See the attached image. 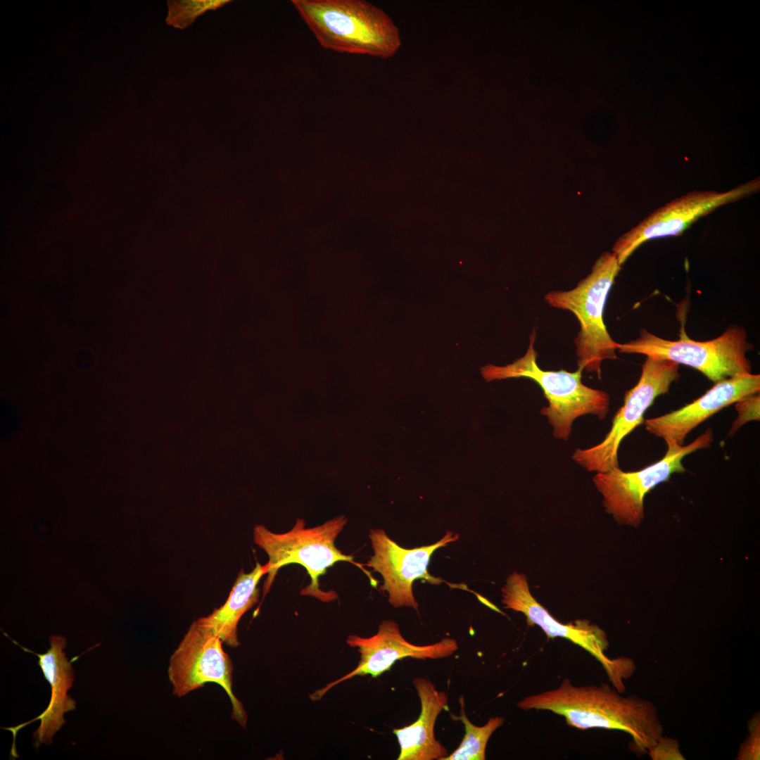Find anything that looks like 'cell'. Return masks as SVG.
Masks as SVG:
<instances>
[{"label":"cell","mask_w":760,"mask_h":760,"mask_svg":"<svg viewBox=\"0 0 760 760\" xmlns=\"http://www.w3.org/2000/svg\"><path fill=\"white\" fill-rule=\"evenodd\" d=\"M745 329L730 325L718 337L706 341L681 337L670 341L645 329L635 340L619 343L617 350L670 360L692 367L714 384L737 375L752 373L747 353L752 349Z\"/></svg>","instance_id":"8992f818"},{"label":"cell","mask_w":760,"mask_h":760,"mask_svg":"<svg viewBox=\"0 0 760 760\" xmlns=\"http://www.w3.org/2000/svg\"><path fill=\"white\" fill-rule=\"evenodd\" d=\"M760 189L759 178L726 191H693L659 208L621 235L612 247L620 265L642 243L654 239L681 234L693 223L716 208L749 196Z\"/></svg>","instance_id":"8fae6325"},{"label":"cell","mask_w":760,"mask_h":760,"mask_svg":"<svg viewBox=\"0 0 760 760\" xmlns=\"http://www.w3.org/2000/svg\"><path fill=\"white\" fill-rule=\"evenodd\" d=\"M3 633L14 644L21 647L25 652L32 653L39 658L40 666L45 679L51 686V697L46 709L37 717L16 726L2 728L11 731L13 735V743L11 755L18 757L15 749L17 733L27 725L39 720L40 725L34 732V746L38 748L42 744L50 745L54 734L61 729L66 721L64 714L76 708V702L68 695V690L72 686L75 673L72 663L80 656L68 661L63 649L66 647V639L62 635H51L50 648L44 654H38L24 647L11 639L4 631Z\"/></svg>","instance_id":"9a60e30c"},{"label":"cell","mask_w":760,"mask_h":760,"mask_svg":"<svg viewBox=\"0 0 760 760\" xmlns=\"http://www.w3.org/2000/svg\"><path fill=\"white\" fill-rule=\"evenodd\" d=\"M680 376L676 362L647 357L637 384L626 393L604 438L589 448L576 450L572 459L588 471L602 473L619 467L618 450L623 439L643 424L647 410L658 396L669 393Z\"/></svg>","instance_id":"9c48e42d"},{"label":"cell","mask_w":760,"mask_h":760,"mask_svg":"<svg viewBox=\"0 0 760 760\" xmlns=\"http://www.w3.org/2000/svg\"><path fill=\"white\" fill-rule=\"evenodd\" d=\"M621 694L606 683L576 686L564 678L557 688L528 695L517 707L551 711L579 730L623 731L631 735L634 752L647 754L664 733L657 707L636 695Z\"/></svg>","instance_id":"6da1fadb"},{"label":"cell","mask_w":760,"mask_h":760,"mask_svg":"<svg viewBox=\"0 0 760 760\" xmlns=\"http://www.w3.org/2000/svg\"><path fill=\"white\" fill-rule=\"evenodd\" d=\"M346 642L357 648L360 653L357 666L342 678L310 695L312 699H319L330 688L354 676L370 675L376 678L403 658L441 659L451 656L458 648L457 641L450 638L428 645L412 644L403 637L398 623L391 620L383 621L373 636L362 638L350 635Z\"/></svg>","instance_id":"4fadbf2b"},{"label":"cell","mask_w":760,"mask_h":760,"mask_svg":"<svg viewBox=\"0 0 760 760\" xmlns=\"http://www.w3.org/2000/svg\"><path fill=\"white\" fill-rule=\"evenodd\" d=\"M412 683L420 699L421 712L415 722L393 730L400 745L398 760H442L448 752L435 738L434 726L447 707L448 696L426 678H415Z\"/></svg>","instance_id":"2e32d148"},{"label":"cell","mask_w":760,"mask_h":760,"mask_svg":"<svg viewBox=\"0 0 760 760\" xmlns=\"http://www.w3.org/2000/svg\"><path fill=\"white\" fill-rule=\"evenodd\" d=\"M616 255L604 252L590 273L570 291H554L545 296L551 306L571 312L580 324L574 339L578 369L600 378L604 360H616L619 343L609 335L603 315L608 293L621 270Z\"/></svg>","instance_id":"5b68a950"},{"label":"cell","mask_w":760,"mask_h":760,"mask_svg":"<svg viewBox=\"0 0 760 760\" xmlns=\"http://www.w3.org/2000/svg\"><path fill=\"white\" fill-rule=\"evenodd\" d=\"M347 523L343 516L330 519L322 525L305 528L303 519H297L293 527L283 533H273L263 525L253 528V541L268 556V572L263 585V597L270 591L280 568L290 564L303 566L310 577V584L300 594L329 602L336 599L335 593L319 588V578L328 568L338 562L354 564L353 557L346 555L335 545V540Z\"/></svg>","instance_id":"277c9868"},{"label":"cell","mask_w":760,"mask_h":760,"mask_svg":"<svg viewBox=\"0 0 760 760\" xmlns=\"http://www.w3.org/2000/svg\"><path fill=\"white\" fill-rule=\"evenodd\" d=\"M713 429L708 428L688 445L667 446L660 460L635 471H623L619 467L597 473L593 481L602 496L605 511L616 522L638 528L645 517L644 499L659 483L675 473H683L682 460L687 455L708 448L713 441Z\"/></svg>","instance_id":"52a82bcc"},{"label":"cell","mask_w":760,"mask_h":760,"mask_svg":"<svg viewBox=\"0 0 760 760\" xmlns=\"http://www.w3.org/2000/svg\"><path fill=\"white\" fill-rule=\"evenodd\" d=\"M369 537L374 555L365 565L382 576L381 590L388 593L389 603L395 608L410 607L417 611L418 604L412 593L413 582L417 579L435 585L444 582L429 574L430 558L436 550L457 541L459 535L448 531L436 543L414 549L399 546L381 529H371Z\"/></svg>","instance_id":"7c38bea8"},{"label":"cell","mask_w":760,"mask_h":760,"mask_svg":"<svg viewBox=\"0 0 760 760\" xmlns=\"http://www.w3.org/2000/svg\"><path fill=\"white\" fill-rule=\"evenodd\" d=\"M459 702L460 716H454L451 714V716L463 723L465 734L459 747L442 760H484L487 742L493 732L503 725L505 718L491 717L484 726H476L468 719L465 714L462 695L460 696Z\"/></svg>","instance_id":"ac0fdd59"},{"label":"cell","mask_w":760,"mask_h":760,"mask_svg":"<svg viewBox=\"0 0 760 760\" xmlns=\"http://www.w3.org/2000/svg\"><path fill=\"white\" fill-rule=\"evenodd\" d=\"M735 408L737 412V417L732 424L731 428L728 432L729 436L734 435L736 431L746 423L751 421H759V393L745 397L735 403Z\"/></svg>","instance_id":"ffe728a7"},{"label":"cell","mask_w":760,"mask_h":760,"mask_svg":"<svg viewBox=\"0 0 760 760\" xmlns=\"http://www.w3.org/2000/svg\"><path fill=\"white\" fill-rule=\"evenodd\" d=\"M654 760L685 759L678 740L661 735L647 753Z\"/></svg>","instance_id":"44dd1931"},{"label":"cell","mask_w":760,"mask_h":760,"mask_svg":"<svg viewBox=\"0 0 760 760\" xmlns=\"http://www.w3.org/2000/svg\"><path fill=\"white\" fill-rule=\"evenodd\" d=\"M222 640L198 621H194L169 661L167 675L174 695L182 697L208 683L220 685L227 694L232 718L245 727L246 711L232 691L233 664Z\"/></svg>","instance_id":"30bf717a"},{"label":"cell","mask_w":760,"mask_h":760,"mask_svg":"<svg viewBox=\"0 0 760 760\" xmlns=\"http://www.w3.org/2000/svg\"><path fill=\"white\" fill-rule=\"evenodd\" d=\"M760 375H737L714 384L702 396L665 414L644 420L646 430L667 446L683 445L687 436L721 410L759 393Z\"/></svg>","instance_id":"5bb4252c"},{"label":"cell","mask_w":760,"mask_h":760,"mask_svg":"<svg viewBox=\"0 0 760 760\" xmlns=\"http://www.w3.org/2000/svg\"><path fill=\"white\" fill-rule=\"evenodd\" d=\"M324 49L339 53L393 57L402 42L393 20L364 0H291Z\"/></svg>","instance_id":"7a4b0ae2"},{"label":"cell","mask_w":760,"mask_h":760,"mask_svg":"<svg viewBox=\"0 0 760 760\" xmlns=\"http://www.w3.org/2000/svg\"><path fill=\"white\" fill-rule=\"evenodd\" d=\"M536 332L529 337L528 349L521 357L505 366L488 365L481 369L485 380L490 381L509 378H526L534 381L543 391L548 406L541 409L553 428L556 439L567 441L572 424L578 417L593 414L600 419L606 417L609 409V396L604 391L582 383V372L566 370H543L537 363L534 348Z\"/></svg>","instance_id":"3957f363"},{"label":"cell","mask_w":760,"mask_h":760,"mask_svg":"<svg viewBox=\"0 0 760 760\" xmlns=\"http://www.w3.org/2000/svg\"><path fill=\"white\" fill-rule=\"evenodd\" d=\"M749 735L740 746L737 759H759V716L754 717L749 724Z\"/></svg>","instance_id":"7402d4cb"},{"label":"cell","mask_w":760,"mask_h":760,"mask_svg":"<svg viewBox=\"0 0 760 760\" xmlns=\"http://www.w3.org/2000/svg\"><path fill=\"white\" fill-rule=\"evenodd\" d=\"M229 0L168 1L166 23L179 29L191 25L196 18L208 10L222 6Z\"/></svg>","instance_id":"d6986e66"},{"label":"cell","mask_w":760,"mask_h":760,"mask_svg":"<svg viewBox=\"0 0 760 760\" xmlns=\"http://www.w3.org/2000/svg\"><path fill=\"white\" fill-rule=\"evenodd\" d=\"M268 572V565L257 562L249 573L243 569L239 573L226 602L219 608L198 622L221 638L231 647L240 645L237 637V626L241 616L258 601L260 578Z\"/></svg>","instance_id":"e0dca14e"},{"label":"cell","mask_w":760,"mask_h":760,"mask_svg":"<svg viewBox=\"0 0 760 760\" xmlns=\"http://www.w3.org/2000/svg\"><path fill=\"white\" fill-rule=\"evenodd\" d=\"M501 591L505 609L522 613L528 626H539L549 638H564L585 650L601 664L614 688L625 692L624 680L633 674L635 663L629 657L606 655L609 641L604 630L588 619L566 623L557 620L532 595L524 574L509 575Z\"/></svg>","instance_id":"ba28073f"}]
</instances>
